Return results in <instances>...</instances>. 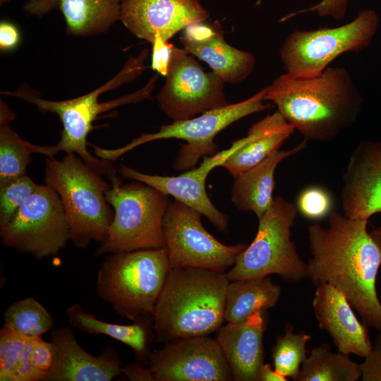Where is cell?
Segmentation results:
<instances>
[{"label":"cell","instance_id":"1","mask_svg":"<svg viewBox=\"0 0 381 381\" xmlns=\"http://www.w3.org/2000/svg\"><path fill=\"white\" fill-rule=\"evenodd\" d=\"M308 238L311 258L307 277L316 286L327 284L341 291L368 327L381 332V303L376 277L381 265V227L368 230V220L337 211L327 228L310 225Z\"/></svg>","mask_w":381,"mask_h":381},{"label":"cell","instance_id":"2","mask_svg":"<svg viewBox=\"0 0 381 381\" xmlns=\"http://www.w3.org/2000/svg\"><path fill=\"white\" fill-rule=\"evenodd\" d=\"M265 100L306 139L329 142L357 120L362 95L345 68L328 67L311 78L286 73L266 87Z\"/></svg>","mask_w":381,"mask_h":381},{"label":"cell","instance_id":"3","mask_svg":"<svg viewBox=\"0 0 381 381\" xmlns=\"http://www.w3.org/2000/svg\"><path fill=\"white\" fill-rule=\"evenodd\" d=\"M226 272L171 267L152 314L161 341L209 335L224 321Z\"/></svg>","mask_w":381,"mask_h":381},{"label":"cell","instance_id":"4","mask_svg":"<svg viewBox=\"0 0 381 381\" xmlns=\"http://www.w3.org/2000/svg\"><path fill=\"white\" fill-rule=\"evenodd\" d=\"M147 54L148 50L143 49L138 56L129 58L123 68L110 80L96 90L76 98L61 101L47 100L26 84L21 85L13 92L4 91L1 93L32 103L43 112L57 114L63 129L61 139L54 145L56 153L60 151L74 152L99 174L109 178L115 175L116 171L111 161L93 157L87 149L89 145L87 140L93 128L92 123L104 112L150 97L157 76L152 77L140 90L122 97L105 102H99V97L104 92L130 83L139 76L145 69L144 62Z\"/></svg>","mask_w":381,"mask_h":381},{"label":"cell","instance_id":"5","mask_svg":"<svg viewBox=\"0 0 381 381\" xmlns=\"http://www.w3.org/2000/svg\"><path fill=\"white\" fill-rule=\"evenodd\" d=\"M74 152L61 160L46 159L44 183L59 194L66 215L70 240L79 248L107 238L114 212L106 199L110 183Z\"/></svg>","mask_w":381,"mask_h":381},{"label":"cell","instance_id":"6","mask_svg":"<svg viewBox=\"0 0 381 381\" xmlns=\"http://www.w3.org/2000/svg\"><path fill=\"white\" fill-rule=\"evenodd\" d=\"M171 269L165 248L109 254L97 272V296L135 322L152 315Z\"/></svg>","mask_w":381,"mask_h":381},{"label":"cell","instance_id":"7","mask_svg":"<svg viewBox=\"0 0 381 381\" xmlns=\"http://www.w3.org/2000/svg\"><path fill=\"white\" fill-rule=\"evenodd\" d=\"M109 180L105 195L114 214L107 238L96 254L165 248L162 222L169 195L141 181L123 183L116 174Z\"/></svg>","mask_w":381,"mask_h":381},{"label":"cell","instance_id":"8","mask_svg":"<svg viewBox=\"0 0 381 381\" xmlns=\"http://www.w3.org/2000/svg\"><path fill=\"white\" fill-rule=\"evenodd\" d=\"M298 214L295 204L282 196L274 198L258 219L252 243L237 257L226 272L229 281L277 274L289 283L307 278L306 262L291 239V229Z\"/></svg>","mask_w":381,"mask_h":381},{"label":"cell","instance_id":"9","mask_svg":"<svg viewBox=\"0 0 381 381\" xmlns=\"http://www.w3.org/2000/svg\"><path fill=\"white\" fill-rule=\"evenodd\" d=\"M265 93L266 87L240 102L228 104L189 119L173 121L161 126L157 132L143 133L121 147L106 149L93 145L90 146L97 157L112 162L151 141L169 138L183 140L186 144L179 151L174 167L177 171H186L195 168L201 157L217 152L214 139L221 131L247 116L271 108V104L265 103Z\"/></svg>","mask_w":381,"mask_h":381},{"label":"cell","instance_id":"10","mask_svg":"<svg viewBox=\"0 0 381 381\" xmlns=\"http://www.w3.org/2000/svg\"><path fill=\"white\" fill-rule=\"evenodd\" d=\"M379 25L378 13L365 8L351 21L340 26L294 30L279 48L283 68L296 78L318 75L340 55L367 48Z\"/></svg>","mask_w":381,"mask_h":381},{"label":"cell","instance_id":"11","mask_svg":"<svg viewBox=\"0 0 381 381\" xmlns=\"http://www.w3.org/2000/svg\"><path fill=\"white\" fill-rule=\"evenodd\" d=\"M2 244L36 259L56 255L70 240L61 200L49 186L40 185L0 231Z\"/></svg>","mask_w":381,"mask_h":381},{"label":"cell","instance_id":"12","mask_svg":"<svg viewBox=\"0 0 381 381\" xmlns=\"http://www.w3.org/2000/svg\"><path fill=\"white\" fill-rule=\"evenodd\" d=\"M201 215L176 199L169 202L162 228L171 266L225 272L248 245L222 243L204 228Z\"/></svg>","mask_w":381,"mask_h":381},{"label":"cell","instance_id":"13","mask_svg":"<svg viewBox=\"0 0 381 381\" xmlns=\"http://www.w3.org/2000/svg\"><path fill=\"white\" fill-rule=\"evenodd\" d=\"M165 78L156 99L172 121L189 119L228 104L225 82L213 71H205L183 48L174 47Z\"/></svg>","mask_w":381,"mask_h":381},{"label":"cell","instance_id":"14","mask_svg":"<svg viewBox=\"0 0 381 381\" xmlns=\"http://www.w3.org/2000/svg\"><path fill=\"white\" fill-rule=\"evenodd\" d=\"M156 381H230V367L216 339L208 335L167 341L149 356Z\"/></svg>","mask_w":381,"mask_h":381},{"label":"cell","instance_id":"15","mask_svg":"<svg viewBox=\"0 0 381 381\" xmlns=\"http://www.w3.org/2000/svg\"><path fill=\"white\" fill-rule=\"evenodd\" d=\"M246 141V137L234 141L231 147L204 158L197 168L176 176H164L142 173L125 164L119 165V172L125 178L141 181L196 210L206 217L220 231L226 232L229 219L212 204L205 182L208 174L223 162Z\"/></svg>","mask_w":381,"mask_h":381},{"label":"cell","instance_id":"16","mask_svg":"<svg viewBox=\"0 0 381 381\" xmlns=\"http://www.w3.org/2000/svg\"><path fill=\"white\" fill-rule=\"evenodd\" d=\"M209 16L200 0H121L119 20L133 35L152 43L157 37L169 41Z\"/></svg>","mask_w":381,"mask_h":381},{"label":"cell","instance_id":"17","mask_svg":"<svg viewBox=\"0 0 381 381\" xmlns=\"http://www.w3.org/2000/svg\"><path fill=\"white\" fill-rule=\"evenodd\" d=\"M342 181L341 202L346 217L368 220L381 212V140L357 145Z\"/></svg>","mask_w":381,"mask_h":381},{"label":"cell","instance_id":"18","mask_svg":"<svg viewBox=\"0 0 381 381\" xmlns=\"http://www.w3.org/2000/svg\"><path fill=\"white\" fill-rule=\"evenodd\" d=\"M219 20L187 26L179 40L189 54L205 62L225 83H238L254 71L255 59L247 51L231 46Z\"/></svg>","mask_w":381,"mask_h":381},{"label":"cell","instance_id":"19","mask_svg":"<svg viewBox=\"0 0 381 381\" xmlns=\"http://www.w3.org/2000/svg\"><path fill=\"white\" fill-rule=\"evenodd\" d=\"M313 308L319 327L330 335L338 351L365 358L373 348L368 327L360 322L346 296L327 284L317 286Z\"/></svg>","mask_w":381,"mask_h":381},{"label":"cell","instance_id":"20","mask_svg":"<svg viewBox=\"0 0 381 381\" xmlns=\"http://www.w3.org/2000/svg\"><path fill=\"white\" fill-rule=\"evenodd\" d=\"M267 327L264 310L240 322H228L217 332L216 339L236 381H259L264 364L263 336Z\"/></svg>","mask_w":381,"mask_h":381},{"label":"cell","instance_id":"21","mask_svg":"<svg viewBox=\"0 0 381 381\" xmlns=\"http://www.w3.org/2000/svg\"><path fill=\"white\" fill-rule=\"evenodd\" d=\"M51 341L56 346V358L44 381H110L122 373L116 356L90 354L80 346L69 327L55 329Z\"/></svg>","mask_w":381,"mask_h":381},{"label":"cell","instance_id":"22","mask_svg":"<svg viewBox=\"0 0 381 381\" xmlns=\"http://www.w3.org/2000/svg\"><path fill=\"white\" fill-rule=\"evenodd\" d=\"M121 0H28L26 14L42 17L53 10L64 16L66 32L76 37L104 34L120 18Z\"/></svg>","mask_w":381,"mask_h":381},{"label":"cell","instance_id":"23","mask_svg":"<svg viewBox=\"0 0 381 381\" xmlns=\"http://www.w3.org/2000/svg\"><path fill=\"white\" fill-rule=\"evenodd\" d=\"M304 139L291 150H278L263 161L234 178L231 200L243 211L253 212L260 219L270 207L274 198V172L278 164L286 157L303 150L307 145Z\"/></svg>","mask_w":381,"mask_h":381},{"label":"cell","instance_id":"24","mask_svg":"<svg viewBox=\"0 0 381 381\" xmlns=\"http://www.w3.org/2000/svg\"><path fill=\"white\" fill-rule=\"evenodd\" d=\"M294 131V128L276 111L253 124L246 136V143L220 167L236 178L279 150Z\"/></svg>","mask_w":381,"mask_h":381},{"label":"cell","instance_id":"25","mask_svg":"<svg viewBox=\"0 0 381 381\" xmlns=\"http://www.w3.org/2000/svg\"><path fill=\"white\" fill-rule=\"evenodd\" d=\"M281 287L270 276L229 281L226 292L224 321L240 322L253 313L277 305Z\"/></svg>","mask_w":381,"mask_h":381},{"label":"cell","instance_id":"26","mask_svg":"<svg viewBox=\"0 0 381 381\" xmlns=\"http://www.w3.org/2000/svg\"><path fill=\"white\" fill-rule=\"evenodd\" d=\"M16 114L8 104L0 102V186L8 181L26 174L33 153L54 157L53 146L32 144L23 140L10 126Z\"/></svg>","mask_w":381,"mask_h":381},{"label":"cell","instance_id":"27","mask_svg":"<svg viewBox=\"0 0 381 381\" xmlns=\"http://www.w3.org/2000/svg\"><path fill=\"white\" fill-rule=\"evenodd\" d=\"M71 327L92 334H104L130 346L138 359L145 358L150 345L149 322L143 318L131 325H119L98 320L77 303L66 309Z\"/></svg>","mask_w":381,"mask_h":381},{"label":"cell","instance_id":"28","mask_svg":"<svg viewBox=\"0 0 381 381\" xmlns=\"http://www.w3.org/2000/svg\"><path fill=\"white\" fill-rule=\"evenodd\" d=\"M360 364L348 354L331 351L329 343L313 349L303 363L296 381H358Z\"/></svg>","mask_w":381,"mask_h":381},{"label":"cell","instance_id":"29","mask_svg":"<svg viewBox=\"0 0 381 381\" xmlns=\"http://www.w3.org/2000/svg\"><path fill=\"white\" fill-rule=\"evenodd\" d=\"M35 338L23 336L4 325L0 331L1 381H37L29 363Z\"/></svg>","mask_w":381,"mask_h":381},{"label":"cell","instance_id":"30","mask_svg":"<svg viewBox=\"0 0 381 381\" xmlns=\"http://www.w3.org/2000/svg\"><path fill=\"white\" fill-rule=\"evenodd\" d=\"M4 325L28 337H42L54 325L51 314L32 297L10 305L4 313Z\"/></svg>","mask_w":381,"mask_h":381},{"label":"cell","instance_id":"31","mask_svg":"<svg viewBox=\"0 0 381 381\" xmlns=\"http://www.w3.org/2000/svg\"><path fill=\"white\" fill-rule=\"evenodd\" d=\"M311 335L305 332H294V326L287 324L284 334L279 336L272 349L274 368L280 374L297 380L301 365L307 358L306 344Z\"/></svg>","mask_w":381,"mask_h":381},{"label":"cell","instance_id":"32","mask_svg":"<svg viewBox=\"0 0 381 381\" xmlns=\"http://www.w3.org/2000/svg\"><path fill=\"white\" fill-rule=\"evenodd\" d=\"M39 186L25 174L0 186V231L7 226Z\"/></svg>","mask_w":381,"mask_h":381},{"label":"cell","instance_id":"33","mask_svg":"<svg viewBox=\"0 0 381 381\" xmlns=\"http://www.w3.org/2000/svg\"><path fill=\"white\" fill-rule=\"evenodd\" d=\"M332 199L329 193L319 186H310L302 190L297 198L296 207L304 217L319 220L330 214Z\"/></svg>","mask_w":381,"mask_h":381},{"label":"cell","instance_id":"34","mask_svg":"<svg viewBox=\"0 0 381 381\" xmlns=\"http://www.w3.org/2000/svg\"><path fill=\"white\" fill-rule=\"evenodd\" d=\"M56 352L55 344L52 341H45L42 337L35 338L29 353V363L38 381H44L53 368Z\"/></svg>","mask_w":381,"mask_h":381},{"label":"cell","instance_id":"35","mask_svg":"<svg viewBox=\"0 0 381 381\" xmlns=\"http://www.w3.org/2000/svg\"><path fill=\"white\" fill-rule=\"evenodd\" d=\"M263 0H257V6L262 4ZM349 5V0H321L318 4L306 8H302L288 13L282 17L280 22H286L292 18L308 12H315L320 17H329L335 20H341L346 16Z\"/></svg>","mask_w":381,"mask_h":381},{"label":"cell","instance_id":"36","mask_svg":"<svg viewBox=\"0 0 381 381\" xmlns=\"http://www.w3.org/2000/svg\"><path fill=\"white\" fill-rule=\"evenodd\" d=\"M362 381H381V332L376 336L373 348L360 364Z\"/></svg>","mask_w":381,"mask_h":381},{"label":"cell","instance_id":"37","mask_svg":"<svg viewBox=\"0 0 381 381\" xmlns=\"http://www.w3.org/2000/svg\"><path fill=\"white\" fill-rule=\"evenodd\" d=\"M151 68L162 76H166L174 45L161 38H156L152 43Z\"/></svg>","mask_w":381,"mask_h":381},{"label":"cell","instance_id":"38","mask_svg":"<svg viewBox=\"0 0 381 381\" xmlns=\"http://www.w3.org/2000/svg\"><path fill=\"white\" fill-rule=\"evenodd\" d=\"M20 35L18 28L12 23L2 20L0 23V49L10 51L15 49L20 42Z\"/></svg>","mask_w":381,"mask_h":381},{"label":"cell","instance_id":"39","mask_svg":"<svg viewBox=\"0 0 381 381\" xmlns=\"http://www.w3.org/2000/svg\"><path fill=\"white\" fill-rule=\"evenodd\" d=\"M122 373L131 381H156L149 368L140 363H131L122 368Z\"/></svg>","mask_w":381,"mask_h":381},{"label":"cell","instance_id":"40","mask_svg":"<svg viewBox=\"0 0 381 381\" xmlns=\"http://www.w3.org/2000/svg\"><path fill=\"white\" fill-rule=\"evenodd\" d=\"M288 379L272 369L270 364H263L260 368L259 381H286Z\"/></svg>","mask_w":381,"mask_h":381},{"label":"cell","instance_id":"41","mask_svg":"<svg viewBox=\"0 0 381 381\" xmlns=\"http://www.w3.org/2000/svg\"><path fill=\"white\" fill-rule=\"evenodd\" d=\"M11 0H0V5L3 6L4 4L8 3Z\"/></svg>","mask_w":381,"mask_h":381}]
</instances>
